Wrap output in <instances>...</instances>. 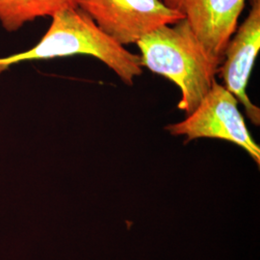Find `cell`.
<instances>
[{"label":"cell","instance_id":"6da1fadb","mask_svg":"<svg viewBox=\"0 0 260 260\" xmlns=\"http://www.w3.org/2000/svg\"><path fill=\"white\" fill-rule=\"evenodd\" d=\"M51 19L46 34L36 46L24 52L0 58V74L20 63L75 55L99 59L128 86L143 74L140 55L130 52L104 33L78 7L62 10Z\"/></svg>","mask_w":260,"mask_h":260},{"label":"cell","instance_id":"7a4b0ae2","mask_svg":"<svg viewBox=\"0 0 260 260\" xmlns=\"http://www.w3.org/2000/svg\"><path fill=\"white\" fill-rule=\"evenodd\" d=\"M141 65L180 90L177 108L186 116L209 92L219 67L207 55L185 19L149 32L136 43Z\"/></svg>","mask_w":260,"mask_h":260},{"label":"cell","instance_id":"3957f363","mask_svg":"<svg viewBox=\"0 0 260 260\" xmlns=\"http://www.w3.org/2000/svg\"><path fill=\"white\" fill-rule=\"evenodd\" d=\"M238 104L233 93L215 79L195 110L183 121L168 124L165 130L173 136H184L185 143L201 138L231 142L244 149L259 166V146L252 139Z\"/></svg>","mask_w":260,"mask_h":260},{"label":"cell","instance_id":"277c9868","mask_svg":"<svg viewBox=\"0 0 260 260\" xmlns=\"http://www.w3.org/2000/svg\"><path fill=\"white\" fill-rule=\"evenodd\" d=\"M76 6L123 47L136 44L156 28L184 19L161 0H76Z\"/></svg>","mask_w":260,"mask_h":260},{"label":"cell","instance_id":"5b68a950","mask_svg":"<svg viewBox=\"0 0 260 260\" xmlns=\"http://www.w3.org/2000/svg\"><path fill=\"white\" fill-rule=\"evenodd\" d=\"M250 4L249 15L236 28L224 49L218 74L223 87L243 105L251 123L259 126V107L251 103L247 88L260 49V0H250Z\"/></svg>","mask_w":260,"mask_h":260},{"label":"cell","instance_id":"8992f818","mask_svg":"<svg viewBox=\"0 0 260 260\" xmlns=\"http://www.w3.org/2000/svg\"><path fill=\"white\" fill-rule=\"evenodd\" d=\"M188 21L205 52L220 66L246 0H161Z\"/></svg>","mask_w":260,"mask_h":260},{"label":"cell","instance_id":"52a82bcc","mask_svg":"<svg viewBox=\"0 0 260 260\" xmlns=\"http://www.w3.org/2000/svg\"><path fill=\"white\" fill-rule=\"evenodd\" d=\"M72 7H77L76 0H0V23L14 32L38 18H51Z\"/></svg>","mask_w":260,"mask_h":260}]
</instances>
